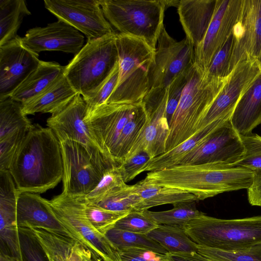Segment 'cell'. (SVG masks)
Returning <instances> with one entry per match:
<instances>
[{"label":"cell","mask_w":261,"mask_h":261,"mask_svg":"<svg viewBox=\"0 0 261 261\" xmlns=\"http://www.w3.org/2000/svg\"><path fill=\"white\" fill-rule=\"evenodd\" d=\"M216 0H181L177 6L179 21L194 49L203 40L212 21Z\"/></svg>","instance_id":"obj_23"},{"label":"cell","mask_w":261,"mask_h":261,"mask_svg":"<svg viewBox=\"0 0 261 261\" xmlns=\"http://www.w3.org/2000/svg\"><path fill=\"white\" fill-rule=\"evenodd\" d=\"M116 34L88 40L65 66L64 76L84 99L97 93L118 63Z\"/></svg>","instance_id":"obj_5"},{"label":"cell","mask_w":261,"mask_h":261,"mask_svg":"<svg viewBox=\"0 0 261 261\" xmlns=\"http://www.w3.org/2000/svg\"><path fill=\"white\" fill-rule=\"evenodd\" d=\"M240 136L245 153L243 159L234 166L245 168L254 172L261 170V136L252 133Z\"/></svg>","instance_id":"obj_39"},{"label":"cell","mask_w":261,"mask_h":261,"mask_svg":"<svg viewBox=\"0 0 261 261\" xmlns=\"http://www.w3.org/2000/svg\"><path fill=\"white\" fill-rule=\"evenodd\" d=\"M21 251L24 261H47L44 253L36 240L32 228L18 227Z\"/></svg>","instance_id":"obj_43"},{"label":"cell","mask_w":261,"mask_h":261,"mask_svg":"<svg viewBox=\"0 0 261 261\" xmlns=\"http://www.w3.org/2000/svg\"><path fill=\"white\" fill-rule=\"evenodd\" d=\"M245 153L241 136L229 120L186 155L178 165L212 163L231 167L243 159Z\"/></svg>","instance_id":"obj_11"},{"label":"cell","mask_w":261,"mask_h":261,"mask_svg":"<svg viewBox=\"0 0 261 261\" xmlns=\"http://www.w3.org/2000/svg\"><path fill=\"white\" fill-rule=\"evenodd\" d=\"M163 261H212L197 252L169 253L163 254Z\"/></svg>","instance_id":"obj_49"},{"label":"cell","mask_w":261,"mask_h":261,"mask_svg":"<svg viewBox=\"0 0 261 261\" xmlns=\"http://www.w3.org/2000/svg\"><path fill=\"white\" fill-rule=\"evenodd\" d=\"M141 102L103 103L87 112L84 121L90 132L103 153L115 163L113 157L120 134Z\"/></svg>","instance_id":"obj_13"},{"label":"cell","mask_w":261,"mask_h":261,"mask_svg":"<svg viewBox=\"0 0 261 261\" xmlns=\"http://www.w3.org/2000/svg\"><path fill=\"white\" fill-rule=\"evenodd\" d=\"M230 121L240 135L251 133L261 124V73L239 99Z\"/></svg>","instance_id":"obj_25"},{"label":"cell","mask_w":261,"mask_h":261,"mask_svg":"<svg viewBox=\"0 0 261 261\" xmlns=\"http://www.w3.org/2000/svg\"><path fill=\"white\" fill-rule=\"evenodd\" d=\"M31 15L23 0L0 1V46L15 39L23 18Z\"/></svg>","instance_id":"obj_30"},{"label":"cell","mask_w":261,"mask_h":261,"mask_svg":"<svg viewBox=\"0 0 261 261\" xmlns=\"http://www.w3.org/2000/svg\"><path fill=\"white\" fill-rule=\"evenodd\" d=\"M233 44L229 69L231 73L241 60L259 61L261 53V0H242L233 30Z\"/></svg>","instance_id":"obj_17"},{"label":"cell","mask_w":261,"mask_h":261,"mask_svg":"<svg viewBox=\"0 0 261 261\" xmlns=\"http://www.w3.org/2000/svg\"><path fill=\"white\" fill-rule=\"evenodd\" d=\"M165 6V8H167L169 7L174 6L177 7L179 1H163Z\"/></svg>","instance_id":"obj_51"},{"label":"cell","mask_w":261,"mask_h":261,"mask_svg":"<svg viewBox=\"0 0 261 261\" xmlns=\"http://www.w3.org/2000/svg\"><path fill=\"white\" fill-rule=\"evenodd\" d=\"M242 0H216L214 13L205 36L194 49V64L207 70L214 57L233 32Z\"/></svg>","instance_id":"obj_16"},{"label":"cell","mask_w":261,"mask_h":261,"mask_svg":"<svg viewBox=\"0 0 261 261\" xmlns=\"http://www.w3.org/2000/svg\"><path fill=\"white\" fill-rule=\"evenodd\" d=\"M183 227L199 246L232 251L261 245V216L222 219L202 213Z\"/></svg>","instance_id":"obj_6"},{"label":"cell","mask_w":261,"mask_h":261,"mask_svg":"<svg viewBox=\"0 0 261 261\" xmlns=\"http://www.w3.org/2000/svg\"><path fill=\"white\" fill-rule=\"evenodd\" d=\"M168 93V87L150 89L143 98L142 102L147 114L148 120L125 158L140 151L146 152L151 159L165 152L169 133V125L166 117Z\"/></svg>","instance_id":"obj_14"},{"label":"cell","mask_w":261,"mask_h":261,"mask_svg":"<svg viewBox=\"0 0 261 261\" xmlns=\"http://www.w3.org/2000/svg\"><path fill=\"white\" fill-rule=\"evenodd\" d=\"M158 225L145 216L142 212L132 211L118 220L114 227L133 233L147 234Z\"/></svg>","instance_id":"obj_40"},{"label":"cell","mask_w":261,"mask_h":261,"mask_svg":"<svg viewBox=\"0 0 261 261\" xmlns=\"http://www.w3.org/2000/svg\"><path fill=\"white\" fill-rule=\"evenodd\" d=\"M118 76L119 63L97 93L93 97L84 99L87 104V112L106 103L117 85Z\"/></svg>","instance_id":"obj_46"},{"label":"cell","mask_w":261,"mask_h":261,"mask_svg":"<svg viewBox=\"0 0 261 261\" xmlns=\"http://www.w3.org/2000/svg\"><path fill=\"white\" fill-rule=\"evenodd\" d=\"M119 250L122 261H163V254L145 249L126 248Z\"/></svg>","instance_id":"obj_47"},{"label":"cell","mask_w":261,"mask_h":261,"mask_svg":"<svg viewBox=\"0 0 261 261\" xmlns=\"http://www.w3.org/2000/svg\"><path fill=\"white\" fill-rule=\"evenodd\" d=\"M140 201L139 196L132 192L127 185L91 203L108 211L124 212L134 210Z\"/></svg>","instance_id":"obj_36"},{"label":"cell","mask_w":261,"mask_h":261,"mask_svg":"<svg viewBox=\"0 0 261 261\" xmlns=\"http://www.w3.org/2000/svg\"><path fill=\"white\" fill-rule=\"evenodd\" d=\"M191 69L178 75L169 86L166 117L169 126L179 102L184 89L187 83Z\"/></svg>","instance_id":"obj_44"},{"label":"cell","mask_w":261,"mask_h":261,"mask_svg":"<svg viewBox=\"0 0 261 261\" xmlns=\"http://www.w3.org/2000/svg\"><path fill=\"white\" fill-rule=\"evenodd\" d=\"M87 111L85 100L77 94L63 109L47 119V127L54 132L59 141H75L102 152L84 121Z\"/></svg>","instance_id":"obj_20"},{"label":"cell","mask_w":261,"mask_h":261,"mask_svg":"<svg viewBox=\"0 0 261 261\" xmlns=\"http://www.w3.org/2000/svg\"><path fill=\"white\" fill-rule=\"evenodd\" d=\"M254 174L251 170L239 166L223 167L212 163L178 165L149 172L142 180L179 189L203 200L226 192L247 190Z\"/></svg>","instance_id":"obj_2"},{"label":"cell","mask_w":261,"mask_h":261,"mask_svg":"<svg viewBox=\"0 0 261 261\" xmlns=\"http://www.w3.org/2000/svg\"><path fill=\"white\" fill-rule=\"evenodd\" d=\"M20 37L0 46V101L10 97L41 62L39 55L23 46Z\"/></svg>","instance_id":"obj_18"},{"label":"cell","mask_w":261,"mask_h":261,"mask_svg":"<svg viewBox=\"0 0 261 261\" xmlns=\"http://www.w3.org/2000/svg\"><path fill=\"white\" fill-rule=\"evenodd\" d=\"M228 77L212 76L207 70L194 64L169 126L165 152L181 144L198 132L202 120Z\"/></svg>","instance_id":"obj_3"},{"label":"cell","mask_w":261,"mask_h":261,"mask_svg":"<svg viewBox=\"0 0 261 261\" xmlns=\"http://www.w3.org/2000/svg\"><path fill=\"white\" fill-rule=\"evenodd\" d=\"M78 93L63 75L41 93L22 103L25 115L55 114L67 106Z\"/></svg>","instance_id":"obj_24"},{"label":"cell","mask_w":261,"mask_h":261,"mask_svg":"<svg viewBox=\"0 0 261 261\" xmlns=\"http://www.w3.org/2000/svg\"><path fill=\"white\" fill-rule=\"evenodd\" d=\"M21 44L39 55L42 51H61L76 55L83 47L84 37L80 32L66 22L58 20L44 27L29 30Z\"/></svg>","instance_id":"obj_19"},{"label":"cell","mask_w":261,"mask_h":261,"mask_svg":"<svg viewBox=\"0 0 261 261\" xmlns=\"http://www.w3.org/2000/svg\"><path fill=\"white\" fill-rule=\"evenodd\" d=\"M48 202L57 219L75 239L104 261H122L119 250L89 220L80 197L62 193Z\"/></svg>","instance_id":"obj_9"},{"label":"cell","mask_w":261,"mask_h":261,"mask_svg":"<svg viewBox=\"0 0 261 261\" xmlns=\"http://www.w3.org/2000/svg\"><path fill=\"white\" fill-rule=\"evenodd\" d=\"M148 120V116L142 102L136 113L124 127L119 137L113 160L120 164L141 134Z\"/></svg>","instance_id":"obj_31"},{"label":"cell","mask_w":261,"mask_h":261,"mask_svg":"<svg viewBox=\"0 0 261 261\" xmlns=\"http://www.w3.org/2000/svg\"><path fill=\"white\" fill-rule=\"evenodd\" d=\"M119 76L117 85L105 103L141 102L149 90V77L155 50L141 39L116 34Z\"/></svg>","instance_id":"obj_4"},{"label":"cell","mask_w":261,"mask_h":261,"mask_svg":"<svg viewBox=\"0 0 261 261\" xmlns=\"http://www.w3.org/2000/svg\"><path fill=\"white\" fill-rule=\"evenodd\" d=\"M47 261H104L73 236L45 228H32Z\"/></svg>","instance_id":"obj_21"},{"label":"cell","mask_w":261,"mask_h":261,"mask_svg":"<svg viewBox=\"0 0 261 261\" xmlns=\"http://www.w3.org/2000/svg\"><path fill=\"white\" fill-rule=\"evenodd\" d=\"M231 119L218 120L197 132L174 148L151 159L142 168L144 171H155L177 165L188 153L203 143L215 130Z\"/></svg>","instance_id":"obj_28"},{"label":"cell","mask_w":261,"mask_h":261,"mask_svg":"<svg viewBox=\"0 0 261 261\" xmlns=\"http://www.w3.org/2000/svg\"><path fill=\"white\" fill-rule=\"evenodd\" d=\"M129 189L141 199L140 203L133 211L143 212L152 207L164 204L174 205L199 201L195 195L187 191L167 186L148 184L142 180L129 186Z\"/></svg>","instance_id":"obj_26"},{"label":"cell","mask_w":261,"mask_h":261,"mask_svg":"<svg viewBox=\"0 0 261 261\" xmlns=\"http://www.w3.org/2000/svg\"><path fill=\"white\" fill-rule=\"evenodd\" d=\"M260 73L258 60L247 58L240 61L202 120L198 131L218 120L231 119L239 99Z\"/></svg>","instance_id":"obj_15"},{"label":"cell","mask_w":261,"mask_h":261,"mask_svg":"<svg viewBox=\"0 0 261 261\" xmlns=\"http://www.w3.org/2000/svg\"><path fill=\"white\" fill-rule=\"evenodd\" d=\"M194 47L186 38L177 41L163 27L158 39L154 63L149 77L150 89H166L180 74L195 63Z\"/></svg>","instance_id":"obj_10"},{"label":"cell","mask_w":261,"mask_h":261,"mask_svg":"<svg viewBox=\"0 0 261 261\" xmlns=\"http://www.w3.org/2000/svg\"><path fill=\"white\" fill-rule=\"evenodd\" d=\"M63 159L62 193L85 196L93 191L105 172L118 165L100 150L73 141H60Z\"/></svg>","instance_id":"obj_8"},{"label":"cell","mask_w":261,"mask_h":261,"mask_svg":"<svg viewBox=\"0 0 261 261\" xmlns=\"http://www.w3.org/2000/svg\"><path fill=\"white\" fill-rule=\"evenodd\" d=\"M197 252L212 261H261V245L247 249L232 251L197 245Z\"/></svg>","instance_id":"obj_35"},{"label":"cell","mask_w":261,"mask_h":261,"mask_svg":"<svg viewBox=\"0 0 261 261\" xmlns=\"http://www.w3.org/2000/svg\"><path fill=\"white\" fill-rule=\"evenodd\" d=\"M144 151H140L125 158L119 165L120 172L125 183L141 173L142 168L151 159Z\"/></svg>","instance_id":"obj_45"},{"label":"cell","mask_w":261,"mask_h":261,"mask_svg":"<svg viewBox=\"0 0 261 261\" xmlns=\"http://www.w3.org/2000/svg\"><path fill=\"white\" fill-rule=\"evenodd\" d=\"M0 258L1 261H19L15 258L2 251H0Z\"/></svg>","instance_id":"obj_50"},{"label":"cell","mask_w":261,"mask_h":261,"mask_svg":"<svg viewBox=\"0 0 261 261\" xmlns=\"http://www.w3.org/2000/svg\"><path fill=\"white\" fill-rule=\"evenodd\" d=\"M65 66L41 61L37 68L19 86L10 98L21 103L38 95L64 75Z\"/></svg>","instance_id":"obj_27"},{"label":"cell","mask_w":261,"mask_h":261,"mask_svg":"<svg viewBox=\"0 0 261 261\" xmlns=\"http://www.w3.org/2000/svg\"><path fill=\"white\" fill-rule=\"evenodd\" d=\"M259 62L261 64V53H260V58H259Z\"/></svg>","instance_id":"obj_52"},{"label":"cell","mask_w":261,"mask_h":261,"mask_svg":"<svg viewBox=\"0 0 261 261\" xmlns=\"http://www.w3.org/2000/svg\"><path fill=\"white\" fill-rule=\"evenodd\" d=\"M106 236L118 250L138 248L160 254L168 253L165 249L147 234L133 233L113 227L106 233Z\"/></svg>","instance_id":"obj_33"},{"label":"cell","mask_w":261,"mask_h":261,"mask_svg":"<svg viewBox=\"0 0 261 261\" xmlns=\"http://www.w3.org/2000/svg\"><path fill=\"white\" fill-rule=\"evenodd\" d=\"M173 208L164 211H143V214L157 225L184 226L202 212L198 211L195 202H184L173 205Z\"/></svg>","instance_id":"obj_34"},{"label":"cell","mask_w":261,"mask_h":261,"mask_svg":"<svg viewBox=\"0 0 261 261\" xmlns=\"http://www.w3.org/2000/svg\"><path fill=\"white\" fill-rule=\"evenodd\" d=\"M82 199L87 217L95 228L100 233H106L113 228L116 222L129 212H113L100 207L86 201L84 196Z\"/></svg>","instance_id":"obj_37"},{"label":"cell","mask_w":261,"mask_h":261,"mask_svg":"<svg viewBox=\"0 0 261 261\" xmlns=\"http://www.w3.org/2000/svg\"><path fill=\"white\" fill-rule=\"evenodd\" d=\"M33 124L24 114L22 103L10 97L0 101V140L19 129H30Z\"/></svg>","instance_id":"obj_32"},{"label":"cell","mask_w":261,"mask_h":261,"mask_svg":"<svg viewBox=\"0 0 261 261\" xmlns=\"http://www.w3.org/2000/svg\"><path fill=\"white\" fill-rule=\"evenodd\" d=\"M44 3L59 20L83 33L88 40L115 33L105 17L99 0H45Z\"/></svg>","instance_id":"obj_12"},{"label":"cell","mask_w":261,"mask_h":261,"mask_svg":"<svg viewBox=\"0 0 261 261\" xmlns=\"http://www.w3.org/2000/svg\"><path fill=\"white\" fill-rule=\"evenodd\" d=\"M233 44L232 33L226 42L214 57L207 71L214 76L228 77L231 72L229 69Z\"/></svg>","instance_id":"obj_42"},{"label":"cell","mask_w":261,"mask_h":261,"mask_svg":"<svg viewBox=\"0 0 261 261\" xmlns=\"http://www.w3.org/2000/svg\"><path fill=\"white\" fill-rule=\"evenodd\" d=\"M127 186L123 178L119 165H114L106 171L97 186L84 198L86 201L94 203Z\"/></svg>","instance_id":"obj_38"},{"label":"cell","mask_w":261,"mask_h":261,"mask_svg":"<svg viewBox=\"0 0 261 261\" xmlns=\"http://www.w3.org/2000/svg\"><path fill=\"white\" fill-rule=\"evenodd\" d=\"M105 17L119 34L142 40L155 50L164 27L163 1L99 0Z\"/></svg>","instance_id":"obj_7"},{"label":"cell","mask_w":261,"mask_h":261,"mask_svg":"<svg viewBox=\"0 0 261 261\" xmlns=\"http://www.w3.org/2000/svg\"><path fill=\"white\" fill-rule=\"evenodd\" d=\"M254 173L252 183L247 189L248 200L251 205L261 206V170Z\"/></svg>","instance_id":"obj_48"},{"label":"cell","mask_w":261,"mask_h":261,"mask_svg":"<svg viewBox=\"0 0 261 261\" xmlns=\"http://www.w3.org/2000/svg\"><path fill=\"white\" fill-rule=\"evenodd\" d=\"M147 235L168 253L197 252V245L188 236L183 226L159 225Z\"/></svg>","instance_id":"obj_29"},{"label":"cell","mask_w":261,"mask_h":261,"mask_svg":"<svg viewBox=\"0 0 261 261\" xmlns=\"http://www.w3.org/2000/svg\"><path fill=\"white\" fill-rule=\"evenodd\" d=\"M17 222L18 227L45 228L72 236L57 219L48 200L39 194H20L17 205Z\"/></svg>","instance_id":"obj_22"},{"label":"cell","mask_w":261,"mask_h":261,"mask_svg":"<svg viewBox=\"0 0 261 261\" xmlns=\"http://www.w3.org/2000/svg\"><path fill=\"white\" fill-rule=\"evenodd\" d=\"M20 193L41 194L62 179L60 141L48 127L33 125L27 133L9 169Z\"/></svg>","instance_id":"obj_1"},{"label":"cell","mask_w":261,"mask_h":261,"mask_svg":"<svg viewBox=\"0 0 261 261\" xmlns=\"http://www.w3.org/2000/svg\"><path fill=\"white\" fill-rule=\"evenodd\" d=\"M30 129L18 130L0 140V170L9 169L16 153Z\"/></svg>","instance_id":"obj_41"}]
</instances>
